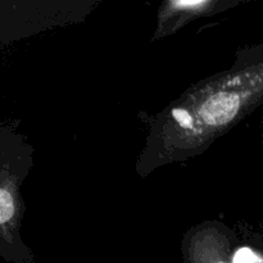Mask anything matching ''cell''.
<instances>
[{
    "label": "cell",
    "mask_w": 263,
    "mask_h": 263,
    "mask_svg": "<svg viewBox=\"0 0 263 263\" xmlns=\"http://www.w3.org/2000/svg\"><path fill=\"white\" fill-rule=\"evenodd\" d=\"M263 103V58L203 85L177 103L159 123V154L184 157L210 143Z\"/></svg>",
    "instance_id": "6da1fadb"
},
{
    "label": "cell",
    "mask_w": 263,
    "mask_h": 263,
    "mask_svg": "<svg viewBox=\"0 0 263 263\" xmlns=\"http://www.w3.org/2000/svg\"><path fill=\"white\" fill-rule=\"evenodd\" d=\"M185 259L186 263H234L228 238L212 226L195 231L186 244Z\"/></svg>",
    "instance_id": "7a4b0ae2"
},
{
    "label": "cell",
    "mask_w": 263,
    "mask_h": 263,
    "mask_svg": "<svg viewBox=\"0 0 263 263\" xmlns=\"http://www.w3.org/2000/svg\"><path fill=\"white\" fill-rule=\"evenodd\" d=\"M217 3L213 2H170L159 13L158 31H172L182 22L197 15L213 10Z\"/></svg>",
    "instance_id": "3957f363"
},
{
    "label": "cell",
    "mask_w": 263,
    "mask_h": 263,
    "mask_svg": "<svg viewBox=\"0 0 263 263\" xmlns=\"http://www.w3.org/2000/svg\"><path fill=\"white\" fill-rule=\"evenodd\" d=\"M15 215L14 195L9 189L0 185V226L10 223Z\"/></svg>",
    "instance_id": "277c9868"
}]
</instances>
